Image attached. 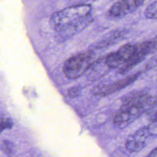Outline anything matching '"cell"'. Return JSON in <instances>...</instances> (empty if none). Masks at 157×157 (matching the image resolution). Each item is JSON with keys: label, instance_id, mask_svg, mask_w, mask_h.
<instances>
[{"label": "cell", "instance_id": "1", "mask_svg": "<svg viewBox=\"0 0 157 157\" xmlns=\"http://www.w3.org/2000/svg\"><path fill=\"white\" fill-rule=\"evenodd\" d=\"M122 104L115 113L113 123L119 129L128 126L153 104L152 98L144 91L130 92L121 98Z\"/></svg>", "mask_w": 157, "mask_h": 157}, {"label": "cell", "instance_id": "2", "mask_svg": "<svg viewBox=\"0 0 157 157\" xmlns=\"http://www.w3.org/2000/svg\"><path fill=\"white\" fill-rule=\"evenodd\" d=\"M91 4H80L65 7L55 12L50 17L49 25L55 32L71 25L91 15Z\"/></svg>", "mask_w": 157, "mask_h": 157}, {"label": "cell", "instance_id": "3", "mask_svg": "<svg viewBox=\"0 0 157 157\" xmlns=\"http://www.w3.org/2000/svg\"><path fill=\"white\" fill-rule=\"evenodd\" d=\"M94 51L88 49L69 58L64 63L63 70L69 79H76L86 72L92 64Z\"/></svg>", "mask_w": 157, "mask_h": 157}, {"label": "cell", "instance_id": "4", "mask_svg": "<svg viewBox=\"0 0 157 157\" xmlns=\"http://www.w3.org/2000/svg\"><path fill=\"white\" fill-rule=\"evenodd\" d=\"M157 136V121L143 126L130 135L125 143V147L129 152H137L143 149L148 139Z\"/></svg>", "mask_w": 157, "mask_h": 157}, {"label": "cell", "instance_id": "5", "mask_svg": "<svg viewBox=\"0 0 157 157\" xmlns=\"http://www.w3.org/2000/svg\"><path fill=\"white\" fill-rule=\"evenodd\" d=\"M137 47L138 44H126L117 50L111 52L104 57L105 63L110 69L120 67L131 59L136 53Z\"/></svg>", "mask_w": 157, "mask_h": 157}, {"label": "cell", "instance_id": "6", "mask_svg": "<svg viewBox=\"0 0 157 157\" xmlns=\"http://www.w3.org/2000/svg\"><path fill=\"white\" fill-rule=\"evenodd\" d=\"M157 48V36L152 39L147 40L138 44L137 49L131 58L126 64L120 67L118 73L124 74L132 69L135 66L142 61L150 53Z\"/></svg>", "mask_w": 157, "mask_h": 157}, {"label": "cell", "instance_id": "7", "mask_svg": "<svg viewBox=\"0 0 157 157\" xmlns=\"http://www.w3.org/2000/svg\"><path fill=\"white\" fill-rule=\"evenodd\" d=\"M141 72H138L133 74H131L124 78L115 82L113 83L107 85H99L93 87L91 92L96 96H106L114 93L121 89H123L135 82L140 76Z\"/></svg>", "mask_w": 157, "mask_h": 157}, {"label": "cell", "instance_id": "8", "mask_svg": "<svg viewBox=\"0 0 157 157\" xmlns=\"http://www.w3.org/2000/svg\"><path fill=\"white\" fill-rule=\"evenodd\" d=\"M144 1L145 0H118L109 9L107 15L112 18H121L136 10Z\"/></svg>", "mask_w": 157, "mask_h": 157}, {"label": "cell", "instance_id": "9", "mask_svg": "<svg viewBox=\"0 0 157 157\" xmlns=\"http://www.w3.org/2000/svg\"><path fill=\"white\" fill-rule=\"evenodd\" d=\"M93 18L91 15H90L80 21L64 28L61 31L55 33V39L56 42L57 43L65 42L85 29L93 22Z\"/></svg>", "mask_w": 157, "mask_h": 157}, {"label": "cell", "instance_id": "10", "mask_svg": "<svg viewBox=\"0 0 157 157\" xmlns=\"http://www.w3.org/2000/svg\"><path fill=\"white\" fill-rule=\"evenodd\" d=\"M127 33L128 31L125 29H117L112 31L100 40L92 45L90 48L94 51V50L101 49L114 45L121 40Z\"/></svg>", "mask_w": 157, "mask_h": 157}, {"label": "cell", "instance_id": "11", "mask_svg": "<svg viewBox=\"0 0 157 157\" xmlns=\"http://www.w3.org/2000/svg\"><path fill=\"white\" fill-rule=\"evenodd\" d=\"M110 68L106 64L104 58H101L93 63L87 72V77L91 80H96L105 75Z\"/></svg>", "mask_w": 157, "mask_h": 157}, {"label": "cell", "instance_id": "12", "mask_svg": "<svg viewBox=\"0 0 157 157\" xmlns=\"http://www.w3.org/2000/svg\"><path fill=\"white\" fill-rule=\"evenodd\" d=\"M144 15L147 19L157 20V0L152 2L146 7Z\"/></svg>", "mask_w": 157, "mask_h": 157}, {"label": "cell", "instance_id": "13", "mask_svg": "<svg viewBox=\"0 0 157 157\" xmlns=\"http://www.w3.org/2000/svg\"><path fill=\"white\" fill-rule=\"evenodd\" d=\"M148 112L150 121L151 122L157 121V101L153 103Z\"/></svg>", "mask_w": 157, "mask_h": 157}, {"label": "cell", "instance_id": "14", "mask_svg": "<svg viewBox=\"0 0 157 157\" xmlns=\"http://www.w3.org/2000/svg\"><path fill=\"white\" fill-rule=\"evenodd\" d=\"M2 149L4 150V152H6L7 154H10L12 153V145L10 144V142L4 140L3 141V143L2 144Z\"/></svg>", "mask_w": 157, "mask_h": 157}, {"label": "cell", "instance_id": "15", "mask_svg": "<svg viewBox=\"0 0 157 157\" xmlns=\"http://www.w3.org/2000/svg\"><path fill=\"white\" fill-rule=\"evenodd\" d=\"M80 92V90L78 86H75L71 88L68 91V94L71 98H75L79 95V93Z\"/></svg>", "mask_w": 157, "mask_h": 157}, {"label": "cell", "instance_id": "16", "mask_svg": "<svg viewBox=\"0 0 157 157\" xmlns=\"http://www.w3.org/2000/svg\"><path fill=\"white\" fill-rule=\"evenodd\" d=\"M12 126V123L10 119H1V130H3L4 129H9L11 128Z\"/></svg>", "mask_w": 157, "mask_h": 157}, {"label": "cell", "instance_id": "17", "mask_svg": "<svg viewBox=\"0 0 157 157\" xmlns=\"http://www.w3.org/2000/svg\"><path fill=\"white\" fill-rule=\"evenodd\" d=\"M145 157H157V147L153 149Z\"/></svg>", "mask_w": 157, "mask_h": 157}]
</instances>
